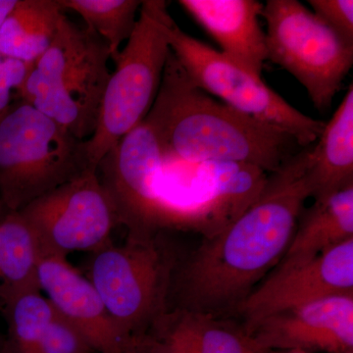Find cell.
<instances>
[{"instance_id":"cell-26","label":"cell","mask_w":353,"mask_h":353,"mask_svg":"<svg viewBox=\"0 0 353 353\" xmlns=\"http://www.w3.org/2000/svg\"><path fill=\"white\" fill-rule=\"evenodd\" d=\"M1 341H2V336H0V353H2Z\"/></svg>"},{"instance_id":"cell-10","label":"cell","mask_w":353,"mask_h":353,"mask_svg":"<svg viewBox=\"0 0 353 353\" xmlns=\"http://www.w3.org/2000/svg\"><path fill=\"white\" fill-rule=\"evenodd\" d=\"M161 146L145 121L111 148L97 173L128 233L154 234L164 227L158 182L163 168Z\"/></svg>"},{"instance_id":"cell-11","label":"cell","mask_w":353,"mask_h":353,"mask_svg":"<svg viewBox=\"0 0 353 353\" xmlns=\"http://www.w3.org/2000/svg\"><path fill=\"white\" fill-rule=\"evenodd\" d=\"M353 294V239L312 259L276 265L273 273L243 299L236 312L250 326L274 313L326 297Z\"/></svg>"},{"instance_id":"cell-22","label":"cell","mask_w":353,"mask_h":353,"mask_svg":"<svg viewBox=\"0 0 353 353\" xmlns=\"http://www.w3.org/2000/svg\"><path fill=\"white\" fill-rule=\"evenodd\" d=\"M308 3L320 20L353 44L352 0H308Z\"/></svg>"},{"instance_id":"cell-25","label":"cell","mask_w":353,"mask_h":353,"mask_svg":"<svg viewBox=\"0 0 353 353\" xmlns=\"http://www.w3.org/2000/svg\"><path fill=\"white\" fill-rule=\"evenodd\" d=\"M264 353H309V352H304V350H268V352H265Z\"/></svg>"},{"instance_id":"cell-8","label":"cell","mask_w":353,"mask_h":353,"mask_svg":"<svg viewBox=\"0 0 353 353\" xmlns=\"http://www.w3.org/2000/svg\"><path fill=\"white\" fill-rule=\"evenodd\" d=\"M261 18L268 61L294 77L316 109L328 110L352 68L353 44L297 0H268Z\"/></svg>"},{"instance_id":"cell-24","label":"cell","mask_w":353,"mask_h":353,"mask_svg":"<svg viewBox=\"0 0 353 353\" xmlns=\"http://www.w3.org/2000/svg\"><path fill=\"white\" fill-rule=\"evenodd\" d=\"M16 1L17 0H0V26L15 6Z\"/></svg>"},{"instance_id":"cell-17","label":"cell","mask_w":353,"mask_h":353,"mask_svg":"<svg viewBox=\"0 0 353 353\" xmlns=\"http://www.w3.org/2000/svg\"><path fill=\"white\" fill-rule=\"evenodd\" d=\"M350 239H353V185L315 199L310 208L303 210L278 265L305 261Z\"/></svg>"},{"instance_id":"cell-3","label":"cell","mask_w":353,"mask_h":353,"mask_svg":"<svg viewBox=\"0 0 353 353\" xmlns=\"http://www.w3.org/2000/svg\"><path fill=\"white\" fill-rule=\"evenodd\" d=\"M108 46L65 15L50 48L26 77L20 99L88 141L94 134L110 78Z\"/></svg>"},{"instance_id":"cell-27","label":"cell","mask_w":353,"mask_h":353,"mask_svg":"<svg viewBox=\"0 0 353 353\" xmlns=\"http://www.w3.org/2000/svg\"><path fill=\"white\" fill-rule=\"evenodd\" d=\"M4 57H2L1 55H0V65H1L2 61H3Z\"/></svg>"},{"instance_id":"cell-21","label":"cell","mask_w":353,"mask_h":353,"mask_svg":"<svg viewBox=\"0 0 353 353\" xmlns=\"http://www.w3.org/2000/svg\"><path fill=\"white\" fill-rule=\"evenodd\" d=\"M63 11L71 10L83 18L85 27L108 46L111 60L117 58L121 46L134 31L141 6L139 0H58Z\"/></svg>"},{"instance_id":"cell-1","label":"cell","mask_w":353,"mask_h":353,"mask_svg":"<svg viewBox=\"0 0 353 353\" xmlns=\"http://www.w3.org/2000/svg\"><path fill=\"white\" fill-rule=\"evenodd\" d=\"M310 146L272 173L261 194L240 216L206 236L183 264L176 261L169 292L175 304L170 308L221 317L236 310L279 263L311 197L306 179Z\"/></svg>"},{"instance_id":"cell-5","label":"cell","mask_w":353,"mask_h":353,"mask_svg":"<svg viewBox=\"0 0 353 353\" xmlns=\"http://www.w3.org/2000/svg\"><path fill=\"white\" fill-rule=\"evenodd\" d=\"M92 254L88 281L122 333L139 345L168 309L175 252L159 233H128L122 245L111 241Z\"/></svg>"},{"instance_id":"cell-9","label":"cell","mask_w":353,"mask_h":353,"mask_svg":"<svg viewBox=\"0 0 353 353\" xmlns=\"http://www.w3.org/2000/svg\"><path fill=\"white\" fill-rule=\"evenodd\" d=\"M18 211L31 229L39 255L94 253L111 243V234L120 225L97 169L92 168Z\"/></svg>"},{"instance_id":"cell-23","label":"cell","mask_w":353,"mask_h":353,"mask_svg":"<svg viewBox=\"0 0 353 353\" xmlns=\"http://www.w3.org/2000/svg\"><path fill=\"white\" fill-rule=\"evenodd\" d=\"M31 67L11 58H4L0 65V119L12 105L13 92H19Z\"/></svg>"},{"instance_id":"cell-18","label":"cell","mask_w":353,"mask_h":353,"mask_svg":"<svg viewBox=\"0 0 353 353\" xmlns=\"http://www.w3.org/2000/svg\"><path fill=\"white\" fill-rule=\"evenodd\" d=\"M1 313L7 324L2 353H60L61 330L55 308L41 290L22 292Z\"/></svg>"},{"instance_id":"cell-19","label":"cell","mask_w":353,"mask_h":353,"mask_svg":"<svg viewBox=\"0 0 353 353\" xmlns=\"http://www.w3.org/2000/svg\"><path fill=\"white\" fill-rule=\"evenodd\" d=\"M64 13L58 0H17L0 26V55L32 66L50 48Z\"/></svg>"},{"instance_id":"cell-14","label":"cell","mask_w":353,"mask_h":353,"mask_svg":"<svg viewBox=\"0 0 353 353\" xmlns=\"http://www.w3.org/2000/svg\"><path fill=\"white\" fill-rule=\"evenodd\" d=\"M264 352L243 325L182 308L160 316L138 347V353Z\"/></svg>"},{"instance_id":"cell-12","label":"cell","mask_w":353,"mask_h":353,"mask_svg":"<svg viewBox=\"0 0 353 353\" xmlns=\"http://www.w3.org/2000/svg\"><path fill=\"white\" fill-rule=\"evenodd\" d=\"M243 328L263 352L353 353V294L287 309Z\"/></svg>"},{"instance_id":"cell-15","label":"cell","mask_w":353,"mask_h":353,"mask_svg":"<svg viewBox=\"0 0 353 353\" xmlns=\"http://www.w3.org/2000/svg\"><path fill=\"white\" fill-rule=\"evenodd\" d=\"M179 4L217 41L220 52L261 78L267 57L257 0H180Z\"/></svg>"},{"instance_id":"cell-2","label":"cell","mask_w":353,"mask_h":353,"mask_svg":"<svg viewBox=\"0 0 353 353\" xmlns=\"http://www.w3.org/2000/svg\"><path fill=\"white\" fill-rule=\"evenodd\" d=\"M143 121L154 132L166 161L246 165L272 174L299 145L287 132L197 88L171 50L157 97Z\"/></svg>"},{"instance_id":"cell-16","label":"cell","mask_w":353,"mask_h":353,"mask_svg":"<svg viewBox=\"0 0 353 353\" xmlns=\"http://www.w3.org/2000/svg\"><path fill=\"white\" fill-rule=\"evenodd\" d=\"M311 197L323 199L353 185V85L309 148L306 168Z\"/></svg>"},{"instance_id":"cell-20","label":"cell","mask_w":353,"mask_h":353,"mask_svg":"<svg viewBox=\"0 0 353 353\" xmlns=\"http://www.w3.org/2000/svg\"><path fill=\"white\" fill-rule=\"evenodd\" d=\"M39 259L38 245L24 218L0 199V312L22 292L39 290Z\"/></svg>"},{"instance_id":"cell-7","label":"cell","mask_w":353,"mask_h":353,"mask_svg":"<svg viewBox=\"0 0 353 353\" xmlns=\"http://www.w3.org/2000/svg\"><path fill=\"white\" fill-rule=\"evenodd\" d=\"M161 21L169 48L197 88L236 110L287 132L299 146L307 148L317 141L325 127L323 121L297 110L261 78L183 32L167 7Z\"/></svg>"},{"instance_id":"cell-6","label":"cell","mask_w":353,"mask_h":353,"mask_svg":"<svg viewBox=\"0 0 353 353\" xmlns=\"http://www.w3.org/2000/svg\"><path fill=\"white\" fill-rule=\"evenodd\" d=\"M166 7L162 0L141 2L134 31L113 61L97 127L85 141L92 168L152 108L170 52L161 21Z\"/></svg>"},{"instance_id":"cell-4","label":"cell","mask_w":353,"mask_h":353,"mask_svg":"<svg viewBox=\"0 0 353 353\" xmlns=\"http://www.w3.org/2000/svg\"><path fill=\"white\" fill-rule=\"evenodd\" d=\"M85 141L31 104L13 102L0 119V199L18 211L92 168Z\"/></svg>"},{"instance_id":"cell-13","label":"cell","mask_w":353,"mask_h":353,"mask_svg":"<svg viewBox=\"0 0 353 353\" xmlns=\"http://www.w3.org/2000/svg\"><path fill=\"white\" fill-rule=\"evenodd\" d=\"M39 290L82 334L94 353H138L109 314L94 285L62 255H39Z\"/></svg>"}]
</instances>
